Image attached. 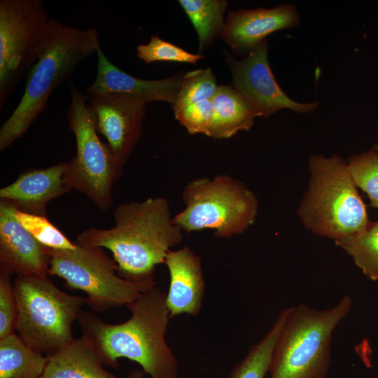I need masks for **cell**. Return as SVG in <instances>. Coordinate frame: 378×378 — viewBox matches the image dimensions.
Listing matches in <instances>:
<instances>
[{"instance_id":"obj_24","label":"cell","mask_w":378,"mask_h":378,"mask_svg":"<svg viewBox=\"0 0 378 378\" xmlns=\"http://www.w3.org/2000/svg\"><path fill=\"white\" fill-rule=\"evenodd\" d=\"M218 88L211 68L187 72L183 74L176 103L172 106L174 112L194 103L211 100Z\"/></svg>"},{"instance_id":"obj_30","label":"cell","mask_w":378,"mask_h":378,"mask_svg":"<svg viewBox=\"0 0 378 378\" xmlns=\"http://www.w3.org/2000/svg\"><path fill=\"white\" fill-rule=\"evenodd\" d=\"M144 373L141 371H131L128 378H143Z\"/></svg>"},{"instance_id":"obj_20","label":"cell","mask_w":378,"mask_h":378,"mask_svg":"<svg viewBox=\"0 0 378 378\" xmlns=\"http://www.w3.org/2000/svg\"><path fill=\"white\" fill-rule=\"evenodd\" d=\"M48 361L15 332L0 339V378H40Z\"/></svg>"},{"instance_id":"obj_15","label":"cell","mask_w":378,"mask_h":378,"mask_svg":"<svg viewBox=\"0 0 378 378\" xmlns=\"http://www.w3.org/2000/svg\"><path fill=\"white\" fill-rule=\"evenodd\" d=\"M97 71L93 83L85 89L87 94H119L141 100L144 103H176L183 75L162 80H144L131 76L113 64L101 47L97 52Z\"/></svg>"},{"instance_id":"obj_1","label":"cell","mask_w":378,"mask_h":378,"mask_svg":"<svg viewBox=\"0 0 378 378\" xmlns=\"http://www.w3.org/2000/svg\"><path fill=\"white\" fill-rule=\"evenodd\" d=\"M127 307L130 318L118 324L81 310L77 321L83 335L93 343L104 365L118 368V359L126 358L151 378H177V360L165 340L170 318L166 294L155 286Z\"/></svg>"},{"instance_id":"obj_29","label":"cell","mask_w":378,"mask_h":378,"mask_svg":"<svg viewBox=\"0 0 378 378\" xmlns=\"http://www.w3.org/2000/svg\"><path fill=\"white\" fill-rule=\"evenodd\" d=\"M10 274L0 272V339L14 332L18 316L17 302Z\"/></svg>"},{"instance_id":"obj_16","label":"cell","mask_w":378,"mask_h":378,"mask_svg":"<svg viewBox=\"0 0 378 378\" xmlns=\"http://www.w3.org/2000/svg\"><path fill=\"white\" fill-rule=\"evenodd\" d=\"M71 189L67 162H61L21 173L15 181L0 189V200L12 202L18 210L46 216L47 204Z\"/></svg>"},{"instance_id":"obj_2","label":"cell","mask_w":378,"mask_h":378,"mask_svg":"<svg viewBox=\"0 0 378 378\" xmlns=\"http://www.w3.org/2000/svg\"><path fill=\"white\" fill-rule=\"evenodd\" d=\"M113 218V227L85 230L76 243L110 250L118 274L126 279L153 277L155 267L164 262L167 253L183 237V231L174 223L167 200L162 197L120 204Z\"/></svg>"},{"instance_id":"obj_4","label":"cell","mask_w":378,"mask_h":378,"mask_svg":"<svg viewBox=\"0 0 378 378\" xmlns=\"http://www.w3.org/2000/svg\"><path fill=\"white\" fill-rule=\"evenodd\" d=\"M344 295L330 309L304 303L288 308L270 367V378H325L330 364L332 332L351 309Z\"/></svg>"},{"instance_id":"obj_23","label":"cell","mask_w":378,"mask_h":378,"mask_svg":"<svg viewBox=\"0 0 378 378\" xmlns=\"http://www.w3.org/2000/svg\"><path fill=\"white\" fill-rule=\"evenodd\" d=\"M335 241L352 257L365 275L378 281V223H370L363 232Z\"/></svg>"},{"instance_id":"obj_14","label":"cell","mask_w":378,"mask_h":378,"mask_svg":"<svg viewBox=\"0 0 378 378\" xmlns=\"http://www.w3.org/2000/svg\"><path fill=\"white\" fill-rule=\"evenodd\" d=\"M296 8L284 4L272 8L230 10L221 32L225 43L237 53H249L270 34L298 24Z\"/></svg>"},{"instance_id":"obj_31","label":"cell","mask_w":378,"mask_h":378,"mask_svg":"<svg viewBox=\"0 0 378 378\" xmlns=\"http://www.w3.org/2000/svg\"><path fill=\"white\" fill-rule=\"evenodd\" d=\"M374 147H375V149L378 150V145H376Z\"/></svg>"},{"instance_id":"obj_6","label":"cell","mask_w":378,"mask_h":378,"mask_svg":"<svg viewBox=\"0 0 378 378\" xmlns=\"http://www.w3.org/2000/svg\"><path fill=\"white\" fill-rule=\"evenodd\" d=\"M13 288L15 330L26 344L50 356L74 340L72 324L86 298L62 291L48 277L18 275Z\"/></svg>"},{"instance_id":"obj_13","label":"cell","mask_w":378,"mask_h":378,"mask_svg":"<svg viewBox=\"0 0 378 378\" xmlns=\"http://www.w3.org/2000/svg\"><path fill=\"white\" fill-rule=\"evenodd\" d=\"M16 209L12 202L0 200L1 272L48 277V247L38 241L20 224L15 216Z\"/></svg>"},{"instance_id":"obj_7","label":"cell","mask_w":378,"mask_h":378,"mask_svg":"<svg viewBox=\"0 0 378 378\" xmlns=\"http://www.w3.org/2000/svg\"><path fill=\"white\" fill-rule=\"evenodd\" d=\"M185 208L173 216L183 232L213 230L227 239L243 233L254 221L258 200L244 183L227 175L197 178L184 187Z\"/></svg>"},{"instance_id":"obj_10","label":"cell","mask_w":378,"mask_h":378,"mask_svg":"<svg viewBox=\"0 0 378 378\" xmlns=\"http://www.w3.org/2000/svg\"><path fill=\"white\" fill-rule=\"evenodd\" d=\"M50 19L40 0L0 1V109L37 62Z\"/></svg>"},{"instance_id":"obj_11","label":"cell","mask_w":378,"mask_h":378,"mask_svg":"<svg viewBox=\"0 0 378 378\" xmlns=\"http://www.w3.org/2000/svg\"><path fill=\"white\" fill-rule=\"evenodd\" d=\"M267 40L262 41L247 56L237 60L227 55V62L232 74L231 86L261 116H269L282 108L298 113L315 110L318 102L299 103L293 101L281 90L270 69Z\"/></svg>"},{"instance_id":"obj_19","label":"cell","mask_w":378,"mask_h":378,"mask_svg":"<svg viewBox=\"0 0 378 378\" xmlns=\"http://www.w3.org/2000/svg\"><path fill=\"white\" fill-rule=\"evenodd\" d=\"M214 117L208 136L227 139L241 130L248 131L254 118L261 116L231 85H220L211 99Z\"/></svg>"},{"instance_id":"obj_9","label":"cell","mask_w":378,"mask_h":378,"mask_svg":"<svg viewBox=\"0 0 378 378\" xmlns=\"http://www.w3.org/2000/svg\"><path fill=\"white\" fill-rule=\"evenodd\" d=\"M69 128L76 139V153L67 162V174L73 189L84 194L103 211L113 204L112 189L123 166L110 146L98 136L94 120L87 106V94L70 85Z\"/></svg>"},{"instance_id":"obj_8","label":"cell","mask_w":378,"mask_h":378,"mask_svg":"<svg viewBox=\"0 0 378 378\" xmlns=\"http://www.w3.org/2000/svg\"><path fill=\"white\" fill-rule=\"evenodd\" d=\"M76 244L74 249L48 248V274L63 279L69 288L84 291L85 303L92 311L128 306L155 286L154 276L141 281L120 276L115 261L102 248Z\"/></svg>"},{"instance_id":"obj_21","label":"cell","mask_w":378,"mask_h":378,"mask_svg":"<svg viewBox=\"0 0 378 378\" xmlns=\"http://www.w3.org/2000/svg\"><path fill=\"white\" fill-rule=\"evenodd\" d=\"M199 38V52L204 51L223 31L227 3L224 0H179Z\"/></svg>"},{"instance_id":"obj_5","label":"cell","mask_w":378,"mask_h":378,"mask_svg":"<svg viewBox=\"0 0 378 378\" xmlns=\"http://www.w3.org/2000/svg\"><path fill=\"white\" fill-rule=\"evenodd\" d=\"M311 181L299 209L305 227L334 240L360 233L370 223L347 164L339 156L309 159Z\"/></svg>"},{"instance_id":"obj_27","label":"cell","mask_w":378,"mask_h":378,"mask_svg":"<svg viewBox=\"0 0 378 378\" xmlns=\"http://www.w3.org/2000/svg\"><path fill=\"white\" fill-rule=\"evenodd\" d=\"M136 55L146 63L157 61L185 62L195 64L204 59L200 54H193L153 35L147 44L136 47Z\"/></svg>"},{"instance_id":"obj_3","label":"cell","mask_w":378,"mask_h":378,"mask_svg":"<svg viewBox=\"0 0 378 378\" xmlns=\"http://www.w3.org/2000/svg\"><path fill=\"white\" fill-rule=\"evenodd\" d=\"M99 48L96 29H80L50 19L45 44L27 77L23 95L0 129L1 151L27 132L55 89Z\"/></svg>"},{"instance_id":"obj_26","label":"cell","mask_w":378,"mask_h":378,"mask_svg":"<svg viewBox=\"0 0 378 378\" xmlns=\"http://www.w3.org/2000/svg\"><path fill=\"white\" fill-rule=\"evenodd\" d=\"M347 168L356 186L368 194L371 205L378 208V150L352 156Z\"/></svg>"},{"instance_id":"obj_22","label":"cell","mask_w":378,"mask_h":378,"mask_svg":"<svg viewBox=\"0 0 378 378\" xmlns=\"http://www.w3.org/2000/svg\"><path fill=\"white\" fill-rule=\"evenodd\" d=\"M288 308L279 314L269 332L249 350L233 369L231 378H264L269 371L273 352L287 316Z\"/></svg>"},{"instance_id":"obj_28","label":"cell","mask_w":378,"mask_h":378,"mask_svg":"<svg viewBox=\"0 0 378 378\" xmlns=\"http://www.w3.org/2000/svg\"><path fill=\"white\" fill-rule=\"evenodd\" d=\"M176 120L191 134H203L208 136L214 117L211 100L192 104L174 112Z\"/></svg>"},{"instance_id":"obj_12","label":"cell","mask_w":378,"mask_h":378,"mask_svg":"<svg viewBox=\"0 0 378 378\" xmlns=\"http://www.w3.org/2000/svg\"><path fill=\"white\" fill-rule=\"evenodd\" d=\"M86 104L97 132L124 167L140 138L146 104L119 94H87Z\"/></svg>"},{"instance_id":"obj_17","label":"cell","mask_w":378,"mask_h":378,"mask_svg":"<svg viewBox=\"0 0 378 378\" xmlns=\"http://www.w3.org/2000/svg\"><path fill=\"white\" fill-rule=\"evenodd\" d=\"M169 273L166 303L170 318L197 315L202 308L205 283L200 258L188 246L170 250L164 259Z\"/></svg>"},{"instance_id":"obj_25","label":"cell","mask_w":378,"mask_h":378,"mask_svg":"<svg viewBox=\"0 0 378 378\" xmlns=\"http://www.w3.org/2000/svg\"><path fill=\"white\" fill-rule=\"evenodd\" d=\"M15 216L20 224L41 244L53 249H74L71 242L46 216L24 212L16 209Z\"/></svg>"},{"instance_id":"obj_18","label":"cell","mask_w":378,"mask_h":378,"mask_svg":"<svg viewBox=\"0 0 378 378\" xmlns=\"http://www.w3.org/2000/svg\"><path fill=\"white\" fill-rule=\"evenodd\" d=\"M48 357L40 378H116L104 368L93 343L85 335Z\"/></svg>"}]
</instances>
